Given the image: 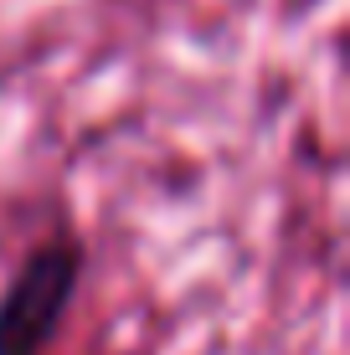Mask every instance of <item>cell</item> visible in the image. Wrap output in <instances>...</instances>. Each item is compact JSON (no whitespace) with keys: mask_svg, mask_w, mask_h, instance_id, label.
Returning a JSON list of instances; mask_svg holds the SVG:
<instances>
[{"mask_svg":"<svg viewBox=\"0 0 350 355\" xmlns=\"http://www.w3.org/2000/svg\"><path fill=\"white\" fill-rule=\"evenodd\" d=\"M78 268L82 258L72 242H46L42 252H31L0 299V355H42L52 345L72 284H78Z\"/></svg>","mask_w":350,"mask_h":355,"instance_id":"6da1fadb","label":"cell"}]
</instances>
